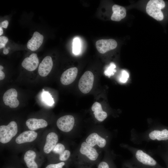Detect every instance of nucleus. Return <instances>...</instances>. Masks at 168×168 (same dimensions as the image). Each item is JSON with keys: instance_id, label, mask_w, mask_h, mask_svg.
<instances>
[{"instance_id": "f257e3e1", "label": "nucleus", "mask_w": 168, "mask_h": 168, "mask_svg": "<svg viewBox=\"0 0 168 168\" xmlns=\"http://www.w3.org/2000/svg\"><path fill=\"white\" fill-rule=\"evenodd\" d=\"M165 3L162 0H151L146 6L147 14L158 21H162L164 16L161 10L165 7Z\"/></svg>"}, {"instance_id": "f03ea898", "label": "nucleus", "mask_w": 168, "mask_h": 168, "mask_svg": "<svg viewBox=\"0 0 168 168\" xmlns=\"http://www.w3.org/2000/svg\"><path fill=\"white\" fill-rule=\"evenodd\" d=\"M18 128L16 123L12 121L7 125L0 126V142L5 144L9 142L17 134Z\"/></svg>"}, {"instance_id": "7ed1b4c3", "label": "nucleus", "mask_w": 168, "mask_h": 168, "mask_svg": "<svg viewBox=\"0 0 168 168\" xmlns=\"http://www.w3.org/2000/svg\"><path fill=\"white\" fill-rule=\"evenodd\" d=\"M94 76L91 71L85 72L80 78L78 82V88L84 94L89 93L93 87Z\"/></svg>"}, {"instance_id": "20e7f679", "label": "nucleus", "mask_w": 168, "mask_h": 168, "mask_svg": "<svg viewBox=\"0 0 168 168\" xmlns=\"http://www.w3.org/2000/svg\"><path fill=\"white\" fill-rule=\"evenodd\" d=\"M74 123V117L70 115H67L59 118L57 120L56 124L61 131L68 132L72 129Z\"/></svg>"}, {"instance_id": "39448f33", "label": "nucleus", "mask_w": 168, "mask_h": 168, "mask_svg": "<svg viewBox=\"0 0 168 168\" xmlns=\"http://www.w3.org/2000/svg\"><path fill=\"white\" fill-rule=\"evenodd\" d=\"M117 46L116 41L113 39H101L97 41L96 46L98 51L103 54L116 48Z\"/></svg>"}, {"instance_id": "423d86ee", "label": "nucleus", "mask_w": 168, "mask_h": 168, "mask_svg": "<svg viewBox=\"0 0 168 168\" xmlns=\"http://www.w3.org/2000/svg\"><path fill=\"white\" fill-rule=\"evenodd\" d=\"M17 92L14 88H11L7 91L4 94L3 100L4 104L11 108H15L19 104L17 100Z\"/></svg>"}, {"instance_id": "0eeeda50", "label": "nucleus", "mask_w": 168, "mask_h": 168, "mask_svg": "<svg viewBox=\"0 0 168 168\" xmlns=\"http://www.w3.org/2000/svg\"><path fill=\"white\" fill-rule=\"evenodd\" d=\"M80 152L92 162L96 161L99 156V154L96 150L88 145L86 142H83L81 144Z\"/></svg>"}, {"instance_id": "6e6552de", "label": "nucleus", "mask_w": 168, "mask_h": 168, "mask_svg": "<svg viewBox=\"0 0 168 168\" xmlns=\"http://www.w3.org/2000/svg\"><path fill=\"white\" fill-rule=\"evenodd\" d=\"M135 154L137 160L143 165L154 166L157 164L156 161L154 158L141 149L137 150Z\"/></svg>"}, {"instance_id": "1a4fd4ad", "label": "nucleus", "mask_w": 168, "mask_h": 168, "mask_svg": "<svg viewBox=\"0 0 168 168\" xmlns=\"http://www.w3.org/2000/svg\"><path fill=\"white\" fill-rule=\"evenodd\" d=\"M78 73V69L76 67L69 68L62 74L60 82L64 85H67L72 83L76 79Z\"/></svg>"}, {"instance_id": "9d476101", "label": "nucleus", "mask_w": 168, "mask_h": 168, "mask_svg": "<svg viewBox=\"0 0 168 168\" xmlns=\"http://www.w3.org/2000/svg\"><path fill=\"white\" fill-rule=\"evenodd\" d=\"M39 63V59L35 53L31 54L25 58L21 63L23 67L29 71H32L37 68Z\"/></svg>"}, {"instance_id": "9b49d317", "label": "nucleus", "mask_w": 168, "mask_h": 168, "mask_svg": "<svg viewBox=\"0 0 168 168\" xmlns=\"http://www.w3.org/2000/svg\"><path fill=\"white\" fill-rule=\"evenodd\" d=\"M53 66V62L51 57L49 56L45 57L39 65V74L42 77L46 76L50 72Z\"/></svg>"}, {"instance_id": "f8f14e48", "label": "nucleus", "mask_w": 168, "mask_h": 168, "mask_svg": "<svg viewBox=\"0 0 168 168\" xmlns=\"http://www.w3.org/2000/svg\"><path fill=\"white\" fill-rule=\"evenodd\" d=\"M44 39L43 36L37 31L33 34L32 37L28 42L27 47L32 51L38 49L42 44Z\"/></svg>"}, {"instance_id": "ddd939ff", "label": "nucleus", "mask_w": 168, "mask_h": 168, "mask_svg": "<svg viewBox=\"0 0 168 168\" xmlns=\"http://www.w3.org/2000/svg\"><path fill=\"white\" fill-rule=\"evenodd\" d=\"M58 141V137L56 133L54 132L49 133L46 136L43 148L44 152L46 154L49 153L55 147Z\"/></svg>"}, {"instance_id": "4468645a", "label": "nucleus", "mask_w": 168, "mask_h": 168, "mask_svg": "<svg viewBox=\"0 0 168 168\" xmlns=\"http://www.w3.org/2000/svg\"><path fill=\"white\" fill-rule=\"evenodd\" d=\"M86 141L92 147L97 145L100 148L104 147L106 143V141L104 138L95 133L90 134L86 138Z\"/></svg>"}, {"instance_id": "2eb2a0df", "label": "nucleus", "mask_w": 168, "mask_h": 168, "mask_svg": "<svg viewBox=\"0 0 168 168\" xmlns=\"http://www.w3.org/2000/svg\"><path fill=\"white\" fill-rule=\"evenodd\" d=\"M37 136V133L34 131H26L23 132L17 137L15 141L18 144L31 142L34 141Z\"/></svg>"}, {"instance_id": "dca6fc26", "label": "nucleus", "mask_w": 168, "mask_h": 168, "mask_svg": "<svg viewBox=\"0 0 168 168\" xmlns=\"http://www.w3.org/2000/svg\"><path fill=\"white\" fill-rule=\"evenodd\" d=\"M48 124L47 122L43 119L30 118L26 122V125L28 128L32 131L46 127Z\"/></svg>"}, {"instance_id": "f3484780", "label": "nucleus", "mask_w": 168, "mask_h": 168, "mask_svg": "<svg viewBox=\"0 0 168 168\" xmlns=\"http://www.w3.org/2000/svg\"><path fill=\"white\" fill-rule=\"evenodd\" d=\"M112 10L113 13L111 17L112 21H120L126 16V10L123 6L114 4L112 6Z\"/></svg>"}, {"instance_id": "a211bd4d", "label": "nucleus", "mask_w": 168, "mask_h": 168, "mask_svg": "<svg viewBox=\"0 0 168 168\" xmlns=\"http://www.w3.org/2000/svg\"><path fill=\"white\" fill-rule=\"evenodd\" d=\"M149 138L153 141H165L168 140V130L164 129L161 130L154 129L148 134Z\"/></svg>"}, {"instance_id": "6ab92c4d", "label": "nucleus", "mask_w": 168, "mask_h": 168, "mask_svg": "<svg viewBox=\"0 0 168 168\" xmlns=\"http://www.w3.org/2000/svg\"><path fill=\"white\" fill-rule=\"evenodd\" d=\"M91 109L94 112L95 118L99 121L102 122L107 117V114L103 110L100 103L95 102L92 105Z\"/></svg>"}, {"instance_id": "aec40b11", "label": "nucleus", "mask_w": 168, "mask_h": 168, "mask_svg": "<svg viewBox=\"0 0 168 168\" xmlns=\"http://www.w3.org/2000/svg\"><path fill=\"white\" fill-rule=\"evenodd\" d=\"M36 154L33 151L29 150L25 153L24 160L28 168H38V165L35 161Z\"/></svg>"}, {"instance_id": "412c9836", "label": "nucleus", "mask_w": 168, "mask_h": 168, "mask_svg": "<svg viewBox=\"0 0 168 168\" xmlns=\"http://www.w3.org/2000/svg\"><path fill=\"white\" fill-rule=\"evenodd\" d=\"M42 96L43 100L48 105L51 106L54 103L53 98L49 92L43 91Z\"/></svg>"}, {"instance_id": "4be33fe9", "label": "nucleus", "mask_w": 168, "mask_h": 168, "mask_svg": "<svg viewBox=\"0 0 168 168\" xmlns=\"http://www.w3.org/2000/svg\"><path fill=\"white\" fill-rule=\"evenodd\" d=\"M81 50V42L78 38H76L73 42L72 52L75 54H78Z\"/></svg>"}, {"instance_id": "5701e85b", "label": "nucleus", "mask_w": 168, "mask_h": 168, "mask_svg": "<svg viewBox=\"0 0 168 168\" xmlns=\"http://www.w3.org/2000/svg\"><path fill=\"white\" fill-rule=\"evenodd\" d=\"M116 66L113 63H111L104 72L105 76L110 77L113 75L116 72Z\"/></svg>"}, {"instance_id": "b1692460", "label": "nucleus", "mask_w": 168, "mask_h": 168, "mask_svg": "<svg viewBox=\"0 0 168 168\" xmlns=\"http://www.w3.org/2000/svg\"><path fill=\"white\" fill-rule=\"evenodd\" d=\"M65 150V147L64 145L62 143H58L56 145L52 151L54 153L59 155L63 153Z\"/></svg>"}, {"instance_id": "393cba45", "label": "nucleus", "mask_w": 168, "mask_h": 168, "mask_svg": "<svg viewBox=\"0 0 168 168\" xmlns=\"http://www.w3.org/2000/svg\"><path fill=\"white\" fill-rule=\"evenodd\" d=\"M70 155V152L68 150H66L59 155V159L61 161H65L69 159Z\"/></svg>"}, {"instance_id": "a878e982", "label": "nucleus", "mask_w": 168, "mask_h": 168, "mask_svg": "<svg viewBox=\"0 0 168 168\" xmlns=\"http://www.w3.org/2000/svg\"><path fill=\"white\" fill-rule=\"evenodd\" d=\"M129 74L125 70H123L121 73V76L119 78L120 81L123 83L126 82L129 78Z\"/></svg>"}, {"instance_id": "bb28decb", "label": "nucleus", "mask_w": 168, "mask_h": 168, "mask_svg": "<svg viewBox=\"0 0 168 168\" xmlns=\"http://www.w3.org/2000/svg\"><path fill=\"white\" fill-rule=\"evenodd\" d=\"M65 165L64 162L62 161L56 164H50L45 168H63Z\"/></svg>"}, {"instance_id": "cd10ccee", "label": "nucleus", "mask_w": 168, "mask_h": 168, "mask_svg": "<svg viewBox=\"0 0 168 168\" xmlns=\"http://www.w3.org/2000/svg\"><path fill=\"white\" fill-rule=\"evenodd\" d=\"M97 168H110V167L108 163L105 161H102L98 164Z\"/></svg>"}, {"instance_id": "c85d7f7f", "label": "nucleus", "mask_w": 168, "mask_h": 168, "mask_svg": "<svg viewBox=\"0 0 168 168\" xmlns=\"http://www.w3.org/2000/svg\"><path fill=\"white\" fill-rule=\"evenodd\" d=\"M8 41V38L4 36L0 37V44L6 45Z\"/></svg>"}, {"instance_id": "c756f323", "label": "nucleus", "mask_w": 168, "mask_h": 168, "mask_svg": "<svg viewBox=\"0 0 168 168\" xmlns=\"http://www.w3.org/2000/svg\"><path fill=\"white\" fill-rule=\"evenodd\" d=\"M1 26L5 28H7L8 25V22L7 20H5L1 23Z\"/></svg>"}, {"instance_id": "7c9ffc66", "label": "nucleus", "mask_w": 168, "mask_h": 168, "mask_svg": "<svg viewBox=\"0 0 168 168\" xmlns=\"http://www.w3.org/2000/svg\"><path fill=\"white\" fill-rule=\"evenodd\" d=\"M5 77L4 72L2 70H0V80H1L4 79Z\"/></svg>"}, {"instance_id": "2f4dec72", "label": "nucleus", "mask_w": 168, "mask_h": 168, "mask_svg": "<svg viewBox=\"0 0 168 168\" xmlns=\"http://www.w3.org/2000/svg\"><path fill=\"white\" fill-rule=\"evenodd\" d=\"M3 52L4 54H7L9 53V51L7 49L4 47L3 49Z\"/></svg>"}, {"instance_id": "473e14b6", "label": "nucleus", "mask_w": 168, "mask_h": 168, "mask_svg": "<svg viewBox=\"0 0 168 168\" xmlns=\"http://www.w3.org/2000/svg\"><path fill=\"white\" fill-rule=\"evenodd\" d=\"M3 33V30L2 27L1 26L0 27V35H1Z\"/></svg>"}, {"instance_id": "72a5a7b5", "label": "nucleus", "mask_w": 168, "mask_h": 168, "mask_svg": "<svg viewBox=\"0 0 168 168\" xmlns=\"http://www.w3.org/2000/svg\"><path fill=\"white\" fill-rule=\"evenodd\" d=\"M3 68V67L2 66H0V70H2Z\"/></svg>"}, {"instance_id": "f704fd0d", "label": "nucleus", "mask_w": 168, "mask_h": 168, "mask_svg": "<svg viewBox=\"0 0 168 168\" xmlns=\"http://www.w3.org/2000/svg\"><path fill=\"white\" fill-rule=\"evenodd\" d=\"M82 168H85V167H83ZM86 168H88V167H86Z\"/></svg>"}]
</instances>
